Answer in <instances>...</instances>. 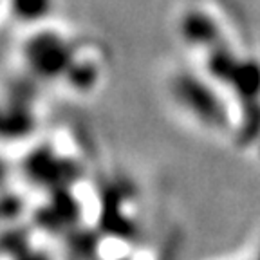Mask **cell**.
I'll return each mask as SVG.
<instances>
[{"mask_svg":"<svg viewBox=\"0 0 260 260\" xmlns=\"http://www.w3.org/2000/svg\"><path fill=\"white\" fill-rule=\"evenodd\" d=\"M9 8L16 18L24 22H37L51 11L53 0H9Z\"/></svg>","mask_w":260,"mask_h":260,"instance_id":"cell-1","label":"cell"}]
</instances>
